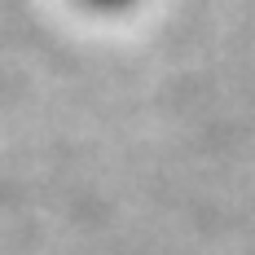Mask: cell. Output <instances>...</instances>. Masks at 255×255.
<instances>
[{"instance_id":"obj_1","label":"cell","mask_w":255,"mask_h":255,"mask_svg":"<svg viewBox=\"0 0 255 255\" xmlns=\"http://www.w3.org/2000/svg\"><path fill=\"white\" fill-rule=\"evenodd\" d=\"M93 4H102V9H119V4H128V0H93Z\"/></svg>"}]
</instances>
